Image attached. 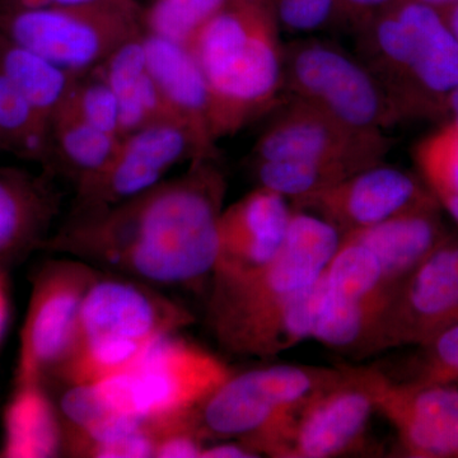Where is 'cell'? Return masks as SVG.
I'll return each instance as SVG.
<instances>
[{
	"label": "cell",
	"instance_id": "1",
	"mask_svg": "<svg viewBox=\"0 0 458 458\" xmlns=\"http://www.w3.org/2000/svg\"><path fill=\"white\" fill-rule=\"evenodd\" d=\"M218 158L195 159L176 179L102 212L68 216L47 247L157 286L212 276L225 204Z\"/></svg>",
	"mask_w": 458,
	"mask_h": 458
},
{
	"label": "cell",
	"instance_id": "27",
	"mask_svg": "<svg viewBox=\"0 0 458 458\" xmlns=\"http://www.w3.org/2000/svg\"><path fill=\"white\" fill-rule=\"evenodd\" d=\"M421 179L437 199L458 197V117L439 123L414 149Z\"/></svg>",
	"mask_w": 458,
	"mask_h": 458
},
{
	"label": "cell",
	"instance_id": "10",
	"mask_svg": "<svg viewBox=\"0 0 458 458\" xmlns=\"http://www.w3.org/2000/svg\"><path fill=\"white\" fill-rule=\"evenodd\" d=\"M269 114L250 161L313 162L357 174L385 162L393 147L386 132L355 131L285 96Z\"/></svg>",
	"mask_w": 458,
	"mask_h": 458
},
{
	"label": "cell",
	"instance_id": "13",
	"mask_svg": "<svg viewBox=\"0 0 458 458\" xmlns=\"http://www.w3.org/2000/svg\"><path fill=\"white\" fill-rule=\"evenodd\" d=\"M373 412L372 367L342 366V375L307 401L267 456H343L360 447Z\"/></svg>",
	"mask_w": 458,
	"mask_h": 458
},
{
	"label": "cell",
	"instance_id": "39",
	"mask_svg": "<svg viewBox=\"0 0 458 458\" xmlns=\"http://www.w3.org/2000/svg\"><path fill=\"white\" fill-rule=\"evenodd\" d=\"M0 456H2V450H0Z\"/></svg>",
	"mask_w": 458,
	"mask_h": 458
},
{
	"label": "cell",
	"instance_id": "23",
	"mask_svg": "<svg viewBox=\"0 0 458 458\" xmlns=\"http://www.w3.org/2000/svg\"><path fill=\"white\" fill-rule=\"evenodd\" d=\"M64 445L60 414L41 382L16 384L4 411L2 456L55 457Z\"/></svg>",
	"mask_w": 458,
	"mask_h": 458
},
{
	"label": "cell",
	"instance_id": "24",
	"mask_svg": "<svg viewBox=\"0 0 458 458\" xmlns=\"http://www.w3.org/2000/svg\"><path fill=\"white\" fill-rule=\"evenodd\" d=\"M120 140L116 135L59 111L50 122L44 171L54 179L62 176L72 181L77 188L106 165Z\"/></svg>",
	"mask_w": 458,
	"mask_h": 458
},
{
	"label": "cell",
	"instance_id": "2",
	"mask_svg": "<svg viewBox=\"0 0 458 458\" xmlns=\"http://www.w3.org/2000/svg\"><path fill=\"white\" fill-rule=\"evenodd\" d=\"M340 242L330 223L294 209L273 260L238 278L213 280L210 324L222 348L267 358L312 337L318 280Z\"/></svg>",
	"mask_w": 458,
	"mask_h": 458
},
{
	"label": "cell",
	"instance_id": "17",
	"mask_svg": "<svg viewBox=\"0 0 458 458\" xmlns=\"http://www.w3.org/2000/svg\"><path fill=\"white\" fill-rule=\"evenodd\" d=\"M376 411L410 458H458V388L393 378L372 367Z\"/></svg>",
	"mask_w": 458,
	"mask_h": 458
},
{
	"label": "cell",
	"instance_id": "37",
	"mask_svg": "<svg viewBox=\"0 0 458 458\" xmlns=\"http://www.w3.org/2000/svg\"><path fill=\"white\" fill-rule=\"evenodd\" d=\"M451 117H458V89L454 90L450 101H448L447 120Z\"/></svg>",
	"mask_w": 458,
	"mask_h": 458
},
{
	"label": "cell",
	"instance_id": "11",
	"mask_svg": "<svg viewBox=\"0 0 458 458\" xmlns=\"http://www.w3.org/2000/svg\"><path fill=\"white\" fill-rule=\"evenodd\" d=\"M201 158L197 141L174 119L149 123L120 140L95 176L75 188L69 216H89L131 200L165 180L172 168Z\"/></svg>",
	"mask_w": 458,
	"mask_h": 458
},
{
	"label": "cell",
	"instance_id": "34",
	"mask_svg": "<svg viewBox=\"0 0 458 458\" xmlns=\"http://www.w3.org/2000/svg\"><path fill=\"white\" fill-rule=\"evenodd\" d=\"M9 313H11V302H9L7 284H5L4 276L0 271V343L7 330Z\"/></svg>",
	"mask_w": 458,
	"mask_h": 458
},
{
	"label": "cell",
	"instance_id": "8",
	"mask_svg": "<svg viewBox=\"0 0 458 458\" xmlns=\"http://www.w3.org/2000/svg\"><path fill=\"white\" fill-rule=\"evenodd\" d=\"M135 0L83 5L5 9L0 33L75 75L101 65L125 42L146 32Z\"/></svg>",
	"mask_w": 458,
	"mask_h": 458
},
{
	"label": "cell",
	"instance_id": "26",
	"mask_svg": "<svg viewBox=\"0 0 458 458\" xmlns=\"http://www.w3.org/2000/svg\"><path fill=\"white\" fill-rule=\"evenodd\" d=\"M49 125L0 73V149L45 164Z\"/></svg>",
	"mask_w": 458,
	"mask_h": 458
},
{
	"label": "cell",
	"instance_id": "15",
	"mask_svg": "<svg viewBox=\"0 0 458 458\" xmlns=\"http://www.w3.org/2000/svg\"><path fill=\"white\" fill-rule=\"evenodd\" d=\"M192 322L188 310L153 285L119 274L96 273L84 294L74 343L110 339L149 345Z\"/></svg>",
	"mask_w": 458,
	"mask_h": 458
},
{
	"label": "cell",
	"instance_id": "33",
	"mask_svg": "<svg viewBox=\"0 0 458 458\" xmlns=\"http://www.w3.org/2000/svg\"><path fill=\"white\" fill-rule=\"evenodd\" d=\"M98 0H12L8 9L68 7V5H83Z\"/></svg>",
	"mask_w": 458,
	"mask_h": 458
},
{
	"label": "cell",
	"instance_id": "31",
	"mask_svg": "<svg viewBox=\"0 0 458 458\" xmlns=\"http://www.w3.org/2000/svg\"><path fill=\"white\" fill-rule=\"evenodd\" d=\"M280 32L312 36L343 25L339 0H267Z\"/></svg>",
	"mask_w": 458,
	"mask_h": 458
},
{
	"label": "cell",
	"instance_id": "14",
	"mask_svg": "<svg viewBox=\"0 0 458 458\" xmlns=\"http://www.w3.org/2000/svg\"><path fill=\"white\" fill-rule=\"evenodd\" d=\"M458 324V233L451 232L394 292L366 357L429 342Z\"/></svg>",
	"mask_w": 458,
	"mask_h": 458
},
{
	"label": "cell",
	"instance_id": "32",
	"mask_svg": "<svg viewBox=\"0 0 458 458\" xmlns=\"http://www.w3.org/2000/svg\"><path fill=\"white\" fill-rule=\"evenodd\" d=\"M238 442V441H237ZM260 457L242 442L216 443L204 448L200 458H254Z\"/></svg>",
	"mask_w": 458,
	"mask_h": 458
},
{
	"label": "cell",
	"instance_id": "36",
	"mask_svg": "<svg viewBox=\"0 0 458 458\" xmlns=\"http://www.w3.org/2000/svg\"><path fill=\"white\" fill-rule=\"evenodd\" d=\"M443 210L448 213V216L454 219L458 227V197H445L438 199Z\"/></svg>",
	"mask_w": 458,
	"mask_h": 458
},
{
	"label": "cell",
	"instance_id": "20",
	"mask_svg": "<svg viewBox=\"0 0 458 458\" xmlns=\"http://www.w3.org/2000/svg\"><path fill=\"white\" fill-rule=\"evenodd\" d=\"M60 209L54 177L0 168V262L47 246Z\"/></svg>",
	"mask_w": 458,
	"mask_h": 458
},
{
	"label": "cell",
	"instance_id": "35",
	"mask_svg": "<svg viewBox=\"0 0 458 458\" xmlns=\"http://www.w3.org/2000/svg\"><path fill=\"white\" fill-rule=\"evenodd\" d=\"M441 12L445 21H447L451 31L454 32V38H456L458 41V2L456 4L451 5V7L443 9Z\"/></svg>",
	"mask_w": 458,
	"mask_h": 458
},
{
	"label": "cell",
	"instance_id": "18",
	"mask_svg": "<svg viewBox=\"0 0 458 458\" xmlns=\"http://www.w3.org/2000/svg\"><path fill=\"white\" fill-rule=\"evenodd\" d=\"M288 201L278 192L258 186L223 209L213 280L246 276L278 255L293 216Z\"/></svg>",
	"mask_w": 458,
	"mask_h": 458
},
{
	"label": "cell",
	"instance_id": "21",
	"mask_svg": "<svg viewBox=\"0 0 458 458\" xmlns=\"http://www.w3.org/2000/svg\"><path fill=\"white\" fill-rule=\"evenodd\" d=\"M442 210L438 200L352 232L342 240L367 247L381 264L387 284L394 292L450 233L443 222Z\"/></svg>",
	"mask_w": 458,
	"mask_h": 458
},
{
	"label": "cell",
	"instance_id": "9",
	"mask_svg": "<svg viewBox=\"0 0 458 458\" xmlns=\"http://www.w3.org/2000/svg\"><path fill=\"white\" fill-rule=\"evenodd\" d=\"M394 291L367 247L342 240L318 280L312 337L331 351L366 357Z\"/></svg>",
	"mask_w": 458,
	"mask_h": 458
},
{
	"label": "cell",
	"instance_id": "38",
	"mask_svg": "<svg viewBox=\"0 0 458 458\" xmlns=\"http://www.w3.org/2000/svg\"><path fill=\"white\" fill-rule=\"evenodd\" d=\"M420 2L427 3V4L432 5V7L439 9V11H443V9L456 4L458 0H420Z\"/></svg>",
	"mask_w": 458,
	"mask_h": 458
},
{
	"label": "cell",
	"instance_id": "16",
	"mask_svg": "<svg viewBox=\"0 0 458 458\" xmlns=\"http://www.w3.org/2000/svg\"><path fill=\"white\" fill-rule=\"evenodd\" d=\"M436 201L421 177L381 162L292 207L321 216L343 238Z\"/></svg>",
	"mask_w": 458,
	"mask_h": 458
},
{
	"label": "cell",
	"instance_id": "4",
	"mask_svg": "<svg viewBox=\"0 0 458 458\" xmlns=\"http://www.w3.org/2000/svg\"><path fill=\"white\" fill-rule=\"evenodd\" d=\"M355 53L381 84L401 123L447 120L458 89V41L439 9L399 0L355 30Z\"/></svg>",
	"mask_w": 458,
	"mask_h": 458
},
{
	"label": "cell",
	"instance_id": "29",
	"mask_svg": "<svg viewBox=\"0 0 458 458\" xmlns=\"http://www.w3.org/2000/svg\"><path fill=\"white\" fill-rule=\"evenodd\" d=\"M59 111L73 114L99 131L122 138L119 101L95 69L78 75L73 89Z\"/></svg>",
	"mask_w": 458,
	"mask_h": 458
},
{
	"label": "cell",
	"instance_id": "28",
	"mask_svg": "<svg viewBox=\"0 0 458 458\" xmlns=\"http://www.w3.org/2000/svg\"><path fill=\"white\" fill-rule=\"evenodd\" d=\"M228 0H155L144 11L147 33L188 47Z\"/></svg>",
	"mask_w": 458,
	"mask_h": 458
},
{
	"label": "cell",
	"instance_id": "3",
	"mask_svg": "<svg viewBox=\"0 0 458 458\" xmlns=\"http://www.w3.org/2000/svg\"><path fill=\"white\" fill-rule=\"evenodd\" d=\"M188 47L207 80L216 141L282 101L284 44L267 0H228Z\"/></svg>",
	"mask_w": 458,
	"mask_h": 458
},
{
	"label": "cell",
	"instance_id": "30",
	"mask_svg": "<svg viewBox=\"0 0 458 458\" xmlns=\"http://www.w3.org/2000/svg\"><path fill=\"white\" fill-rule=\"evenodd\" d=\"M406 381L458 388V324L418 346Z\"/></svg>",
	"mask_w": 458,
	"mask_h": 458
},
{
	"label": "cell",
	"instance_id": "22",
	"mask_svg": "<svg viewBox=\"0 0 458 458\" xmlns=\"http://www.w3.org/2000/svg\"><path fill=\"white\" fill-rule=\"evenodd\" d=\"M144 33L125 42L95 69L119 101L122 138L149 123L172 119L148 71Z\"/></svg>",
	"mask_w": 458,
	"mask_h": 458
},
{
	"label": "cell",
	"instance_id": "5",
	"mask_svg": "<svg viewBox=\"0 0 458 458\" xmlns=\"http://www.w3.org/2000/svg\"><path fill=\"white\" fill-rule=\"evenodd\" d=\"M342 375V366L276 364L229 377L199 409L207 438L237 439L265 456L297 412Z\"/></svg>",
	"mask_w": 458,
	"mask_h": 458
},
{
	"label": "cell",
	"instance_id": "12",
	"mask_svg": "<svg viewBox=\"0 0 458 458\" xmlns=\"http://www.w3.org/2000/svg\"><path fill=\"white\" fill-rule=\"evenodd\" d=\"M96 273L77 260L45 265L33 279L21 331L16 384L44 382L73 348L84 294Z\"/></svg>",
	"mask_w": 458,
	"mask_h": 458
},
{
	"label": "cell",
	"instance_id": "25",
	"mask_svg": "<svg viewBox=\"0 0 458 458\" xmlns=\"http://www.w3.org/2000/svg\"><path fill=\"white\" fill-rule=\"evenodd\" d=\"M0 73L13 84L47 125L62 108L78 75L0 33Z\"/></svg>",
	"mask_w": 458,
	"mask_h": 458
},
{
	"label": "cell",
	"instance_id": "19",
	"mask_svg": "<svg viewBox=\"0 0 458 458\" xmlns=\"http://www.w3.org/2000/svg\"><path fill=\"white\" fill-rule=\"evenodd\" d=\"M148 71L172 119L188 128L201 158H218L210 125V98L200 65L185 45L144 33Z\"/></svg>",
	"mask_w": 458,
	"mask_h": 458
},
{
	"label": "cell",
	"instance_id": "6",
	"mask_svg": "<svg viewBox=\"0 0 458 458\" xmlns=\"http://www.w3.org/2000/svg\"><path fill=\"white\" fill-rule=\"evenodd\" d=\"M232 373L212 352L174 334L149 345L125 372L95 385L116 414L170 421L198 414Z\"/></svg>",
	"mask_w": 458,
	"mask_h": 458
},
{
	"label": "cell",
	"instance_id": "7",
	"mask_svg": "<svg viewBox=\"0 0 458 458\" xmlns=\"http://www.w3.org/2000/svg\"><path fill=\"white\" fill-rule=\"evenodd\" d=\"M283 96L355 131L385 132L401 123L381 84L357 53L315 36L284 44Z\"/></svg>",
	"mask_w": 458,
	"mask_h": 458
}]
</instances>
